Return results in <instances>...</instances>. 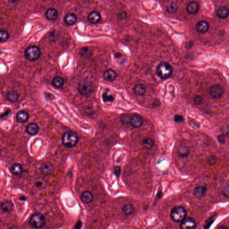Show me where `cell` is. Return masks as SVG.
<instances>
[{
    "instance_id": "cell-1",
    "label": "cell",
    "mask_w": 229,
    "mask_h": 229,
    "mask_svg": "<svg viewBox=\"0 0 229 229\" xmlns=\"http://www.w3.org/2000/svg\"><path fill=\"white\" fill-rule=\"evenodd\" d=\"M156 73L162 79H167L170 77L173 72V69L169 63L162 62L156 67Z\"/></svg>"
},
{
    "instance_id": "cell-2",
    "label": "cell",
    "mask_w": 229,
    "mask_h": 229,
    "mask_svg": "<svg viewBox=\"0 0 229 229\" xmlns=\"http://www.w3.org/2000/svg\"><path fill=\"white\" fill-rule=\"evenodd\" d=\"M78 136L75 132L68 131L64 133L62 137V144L66 147L72 148L78 142Z\"/></svg>"
},
{
    "instance_id": "cell-3",
    "label": "cell",
    "mask_w": 229,
    "mask_h": 229,
    "mask_svg": "<svg viewBox=\"0 0 229 229\" xmlns=\"http://www.w3.org/2000/svg\"><path fill=\"white\" fill-rule=\"evenodd\" d=\"M186 210L182 206H175L171 211V218L175 222H181L186 218Z\"/></svg>"
},
{
    "instance_id": "cell-4",
    "label": "cell",
    "mask_w": 229,
    "mask_h": 229,
    "mask_svg": "<svg viewBox=\"0 0 229 229\" xmlns=\"http://www.w3.org/2000/svg\"><path fill=\"white\" fill-rule=\"evenodd\" d=\"M41 55L40 48L36 46H31L26 49L25 56L27 60L31 62L37 61Z\"/></svg>"
},
{
    "instance_id": "cell-5",
    "label": "cell",
    "mask_w": 229,
    "mask_h": 229,
    "mask_svg": "<svg viewBox=\"0 0 229 229\" xmlns=\"http://www.w3.org/2000/svg\"><path fill=\"white\" fill-rule=\"evenodd\" d=\"M94 87L91 82L82 80L80 82L77 86V90L81 95L87 96L91 95L94 91Z\"/></svg>"
},
{
    "instance_id": "cell-6",
    "label": "cell",
    "mask_w": 229,
    "mask_h": 229,
    "mask_svg": "<svg viewBox=\"0 0 229 229\" xmlns=\"http://www.w3.org/2000/svg\"><path fill=\"white\" fill-rule=\"evenodd\" d=\"M45 223V217L43 214L40 213H36L33 214L30 220V225L35 229L42 227Z\"/></svg>"
},
{
    "instance_id": "cell-7",
    "label": "cell",
    "mask_w": 229,
    "mask_h": 229,
    "mask_svg": "<svg viewBox=\"0 0 229 229\" xmlns=\"http://www.w3.org/2000/svg\"><path fill=\"white\" fill-rule=\"evenodd\" d=\"M181 222L180 229H195L196 228L195 221L191 217H186Z\"/></svg>"
},
{
    "instance_id": "cell-8",
    "label": "cell",
    "mask_w": 229,
    "mask_h": 229,
    "mask_svg": "<svg viewBox=\"0 0 229 229\" xmlns=\"http://www.w3.org/2000/svg\"><path fill=\"white\" fill-rule=\"evenodd\" d=\"M224 94V89L220 85H215L210 89V94L213 98L218 99L221 98Z\"/></svg>"
},
{
    "instance_id": "cell-9",
    "label": "cell",
    "mask_w": 229,
    "mask_h": 229,
    "mask_svg": "<svg viewBox=\"0 0 229 229\" xmlns=\"http://www.w3.org/2000/svg\"><path fill=\"white\" fill-rule=\"evenodd\" d=\"M29 118V114L24 110H20L17 112L16 116V121L20 124L26 123Z\"/></svg>"
},
{
    "instance_id": "cell-10",
    "label": "cell",
    "mask_w": 229,
    "mask_h": 229,
    "mask_svg": "<svg viewBox=\"0 0 229 229\" xmlns=\"http://www.w3.org/2000/svg\"><path fill=\"white\" fill-rule=\"evenodd\" d=\"M130 123L134 128H139L143 124V119L139 115H134L130 119Z\"/></svg>"
},
{
    "instance_id": "cell-11",
    "label": "cell",
    "mask_w": 229,
    "mask_h": 229,
    "mask_svg": "<svg viewBox=\"0 0 229 229\" xmlns=\"http://www.w3.org/2000/svg\"><path fill=\"white\" fill-rule=\"evenodd\" d=\"M10 172L15 176H21L23 172V168L21 164L15 163L12 165L10 167Z\"/></svg>"
},
{
    "instance_id": "cell-12",
    "label": "cell",
    "mask_w": 229,
    "mask_h": 229,
    "mask_svg": "<svg viewBox=\"0 0 229 229\" xmlns=\"http://www.w3.org/2000/svg\"><path fill=\"white\" fill-rule=\"evenodd\" d=\"M207 190V187H206L203 186L197 187L193 190L194 196L197 198H202L206 195Z\"/></svg>"
},
{
    "instance_id": "cell-13",
    "label": "cell",
    "mask_w": 229,
    "mask_h": 229,
    "mask_svg": "<svg viewBox=\"0 0 229 229\" xmlns=\"http://www.w3.org/2000/svg\"><path fill=\"white\" fill-rule=\"evenodd\" d=\"M89 22L93 24H96L99 22L101 19L100 13L96 11H93L89 13L87 17Z\"/></svg>"
},
{
    "instance_id": "cell-14",
    "label": "cell",
    "mask_w": 229,
    "mask_h": 229,
    "mask_svg": "<svg viewBox=\"0 0 229 229\" xmlns=\"http://www.w3.org/2000/svg\"><path fill=\"white\" fill-rule=\"evenodd\" d=\"M196 28L199 33L203 34L207 32L209 28V24L205 21H201L197 24Z\"/></svg>"
},
{
    "instance_id": "cell-15",
    "label": "cell",
    "mask_w": 229,
    "mask_h": 229,
    "mask_svg": "<svg viewBox=\"0 0 229 229\" xmlns=\"http://www.w3.org/2000/svg\"><path fill=\"white\" fill-rule=\"evenodd\" d=\"M186 9L187 13L189 14H196L199 10V6L196 2H192L187 5Z\"/></svg>"
},
{
    "instance_id": "cell-16",
    "label": "cell",
    "mask_w": 229,
    "mask_h": 229,
    "mask_svg": "<svg viewBox=\"0 0 229 229\" xmlns=\"http://www.w3.org/2000/svg\"><path fill=\"white\" fill-rule=\"evenodd\" d=\"M39 127L38 124L35 123H31L27 126L26 131L30 135H36L39 131Z\"/></svg>"
},
{
    "instance_id": "cell-17",
    "label": "cell",
    "mask_w": 229,
    "mask_h": 229,
    "mask_svg": "<svg viewBox=\"0 0 229 229\" xmlns=\"http://www.w3.org/2000/svg\"><path fill=\"white\" fill-rule=\"evenodd\" d=\"M64 22L68 25L71 26L75 24L77 21V17L74 13H67L64 18Z\"/></svg>"
},
{
    "instance_id": "cell-18",
    "label": "cell",
    "mask_w": 229,
    "mask_h": 229,
    "mask_svg": "<svg viewBox=\"0 0 229 229\" xmlns=\"http://www.w3.org/2000/svg\"><path fill=\"white\" fill-rule=\"evenodd\" d=\"M103 76L105 80L108 82H112L117 77V73L112 69H107L104 72Z\"/></svg>"
},
{
    "instance_id": "cell-19",
    "label": "cell",
    "mask_w": 229,
    "mask_h": 229,
    "mask_svg": "<svg viewBox=\"0 0 229 229\" xmlns=\"http://www.w3.org/2000/svg\"><path fill=\"white\" fill-rule=\"evenodd\" d=\"M19 95L16 91H11L8 92L6 95V98L8 101L11 102H15L18 100Z\"/></svg>"
},
{
    "instance_id": "cell-20",
    "label": "cell",
    "mask_w": 229,
    "mask_h": 229,
    "mask_svg": "<svg viewBox=\"0 0 229 229\" xmlns=\"http://www.w3.org/2000/svg\"><path fill=\"white\" fill-rule=\"evenodd\" d=\"M81 200L84 203L89 204L92 202L94 199V196L92 192L89 191H85L82 194Z\"/></svg>"
},
{
    "instance_id": "cell-21",
    "label": "cell",
    "mask_w": 229,
    "mask_h": 229,
    "mask_svg": "<svg viewBox=\"0 0 229 229\" xmlns=\"http://www.w3.org/2000/svg\"><path fill=\"white\" fill-rule=\"evenodd\" d=\"M190 154V149L185 146H182L178 150V156L181 158H186Z\"/></svg>"
},
{
    "instance_id": "cell-22",
    "label": "cell",
    "mask_w": 229,
    "mask_h": 229,
    "mask_svg": "<svg viewBox=\"0 0 229 229\" xmlns=\"http://www.w3.org/2000/svg\"><path fill=\"white\" fill-rule=\"evenodd\" d=\"M40 172L44 175H48L52 172L53 168L52 164L49 162L43 163L40 167Z\"/></svg>"
},
{
    "instance_id": "cell-23",
    "label": "cell",
    "mask_w": 229,
    "mask_h": 229,
    "mask_svg": "<svg viewBox=\"0 0 229 229\" xmlns=\"http://www.w3.org/2000/svg\"><path fill=\"white\" fill-rule=\"evenodd\" d=\"M133 91L135 94L139 96H142L147 92L146 87L142 84H138L134 86Z\"/></svg>"
},
{
    "instance_id": "cell-24",
    "label": "cell",
    "mask_w": 229,
    "mask_h": 229,
    "mask_svg": "<svg viewBox=\"0 0 229 229\" xmlns=\"http://www.w3.org/2000/svg\"><path fill=\"white\" fill-rule=\"evenodd\" d=\"M45 15L47 19L49 20H55L57 17L58 12L56 9L50 8L47 10Z\"/></svg>"
},
{
    "instance_id": "cell-25",
    "label": "cell",
    "mask_w": 229,
    "mask_h": 229,
    "mask_svg": "<svg viewBox=\"0 0 229 229\" xmlns=\"http://www.w3.org/2000/svg\"><path fill=\"white\" fill-rule=\"evenodd\" d=\"M217 14L220 18L225 19L228 16V9L227 7H219L217 12Z\"/></svg>"
},
{
    "instance_id": "cell-26",
    "label": "cell",
    "mask_w": 229,
    "mask_h": 229,
    "mask_svg": "<svg viewBox=\"0 0 229 229\" xmlns=\"http://www.w3.org/2000/svg\"><path fill=\"white\" fill-rule=\"evenodd\" d=\"M142 143L144 147L148 150H150L153 148L154 145V141L150 137H145L143 139Z\"/></svg>"
},
{
    "instance_id": "cell-27",
    "label": "cell",
    "mask_w": 229,
    "mask_h": 229,
    "mask_svg": "<svg viewBox=\"0 0 229 229\" xmlns=\"http://www.w3.org/2000/svg\"><path fill=\"white\" fill-rule=\"evenodd\" d=\"M64 82H65V81H64V79L61 77L59 76H57L54 77L52 81L53 86L56 88H58L63 87L64 84Z\"/></svg>"
},
{
    "instance_id": "cell-28",
    "label": "cell",
    "mask_w": 229,
    "mask_h": 229,
    "mask_svg": "<svg viewBox=\"0 0 229 229\" xmlns=\"http://www.w3.org/2000/svg\"><path fill=\"white\" fill-rule=\"evenodd\" d=\"M122 210L125 215H131L134 213V208L131 204H126L122 208Z\"/></svg>"
},
{
    "instance_id": "cell-29",
    "label": "cell",
    "mask_w": 229,
    "mask_h": 229,
    "mask_svg": "<svg viewBox=\"0 0 229 229\" xmlns=\"http://www.w3.org/2000/svg\"><path fill=\"white\" fill-rule=\"evenodd\" d=\"M13 204L9 201H5L2 205V208L5 212H10L13 209Z\"/></svg>"
},
{
    "instance_id": "cell-30",
    "label": "cell",
    "mask_w": 229,
    "mask_h": 229,
    "mask_svg": "<svg viewBox=\"0 0 229 229\" xmlns=\"http://www.w3.org/2000/svg\"><path fill=\"white\" fill-rule=\"evenodd\" d=\"M178 6L177 4L174 2H172L168 5L167 8V10L168 12L171 13V14H176L178 11Z\"/></svg>"
},
{
    "instance_id": "cell-31",
    "label": "cell",
    "mask_w": 229,
    "mask_h": 229,
    "mask_svg": "<svg viewBox=\"0 0 229 229\" xmlns=\"http://www.w3.org/2000/svg\"><path fill=\"white\" fill-rule=\"evenodd\" d=\"M9 34L6 30H0V42L4 43L8 40Z\"/></svg>"
},
{
    "instance_id": "cell-32",
    "label": "cell",
    "mask_w": 229,
    "mask_h": 229,
    "mask_svg": "<svg viewBox=\"0 0 229 229\" xmlns=\"http://www.w3.org/2000/svg\"><path fill=\"white\" fill-rule=\"evenodd\" d=\"M102 100L104 102H112L113 101V96L111 95H109L107 92H104L102 95Z\"/></svg>"
},
{
    "instance_id": "cell-33",
    "label": "cell",
    "mask_w": 229,
    "mask_h": 229,
    "mask_svg": "<svg viewBox=\"0 0 229 229\" xmlns=\"http://www.w3.org/2000/svg\"><path fill=\"white\" fill-rule=\"evenodd\" d=\"M193 102L196 105H201L203 103V98L200 95H195L193 97Z\"/></svg>"
},
{
    "instance_id": "cell-34",
    "label": "cell",
    "mask_w": 229,
    "mask_h": 229,
    "mask_svg": "<svg viewBox=\"0 0 229 229\" xmlns=\"http://www.w3.org/2000/svg\"><path fill=\"white\" fill-rule=\"evenodd\" d=\"M208 160V163L210 165H214V164L216 163L217 159L216 156L212 155V156H210L208 157V160Z\"/></svg>"
},
{
    "instance_id": "cell-35",
    "label": "cell",
    "mask_w": 229,
    "mask_h": 229,
    "mask_svg": "<svg viewBox=\"0 0 229 229\" xmlns=\"http://www.w3.org/2000/svg\"><path fill=\"white\" fill-rule=\"evenodd\" d=\"M174 121L177 123H182L184 121V118L181 115H176L174 117Z\"/></svg>"
},
{
    "instance_id": "cell-36",
    "label": "cell",
    "mask_w": 229,
    "mask_h": 229,
    "mask_svg": "<svg viewBox=\"0 0 229 229\" xmlns=\"http://www.w3.org/2000/svg\"><path fill=\"white\" fill-rule=\"evenodd\" d=\"M11 111L10 110H7L4 113L0 115V119H4L5 118L7 117L10 116V114H11Z\"/></svg>"
},
{
    "instance_id": "cell-37",
    "label": "cell",
    "mask_w": 229,
    "mask_h": 229,
    "mask_svg": "<svg viewBox=\"0 0 229 229\" xmlns=\"http://www.w3.org/2000/svg\"><path fill=\"white\" fill-rule=\"evenodd\" d=\"M130 119L128 115H126L122 116L121 120L123 123H128L129 122H130Z\"/></svg>"
},
{
    "instance_id": "cell-38",
    "label": "cell",
    "mask_w": 229,
    "mask_h": 229,
    "mask_svg": "<svg viewBox=\"0 0 229 229\" xmlns=\"http://www.w3.org/2000/svg\"><path fill=\"white\" fill-rule=\"evenodd\" d=\"M121 167L119 166L116 167L114 168V173L115 175H116V177H119V176H120V174H121Z\"/></svg>"
},
{
    "instance_id": "cell-39",
    "label": "cell",
    "mask_w": 229,
    "mask_h": 229,
    "mask_svg": "<svg viewBox=\"0 0 229 229\" xmlns=\"http://www.w3.org/2000/svg\"><path fill=\"white\" fill-rule=\"evenodd\" d=\"M217 139L220 143L224 144L225 143V136L224 135L218 136Z\"/></svg>"
},
{
    "instance_id": "cell-40",
    "label": "cell",
    "mask_w": 229,
    "mask_h": 229,
    "mask_svg": "<svg viewBox=\"0 0 229 229\" xmlns=\"http://www.w3.org/2000/svg\"><path fill=\"white\" fill-rule=\"evenodd\" d=\"M222 194L225 197H226L228 198L229 196V188L228 187H226L225 189L223 190L222 192Z\"/></svg>"
},
{
    "instance_id": "cell-41",
    "label": "cell",
    "mask_w": 229,
    "mask_h": 229,
    "mask_svg": "<svg viewBox=\"0 0 229 229\" xmlns=\"http://www.w3.org/2000/svg\"><path fill=\"white\" fill-rule=\"evenodd\" d=\"M82 227V223L81 221H79L77 223L75 226V229H81Z\"/></svg>"
},
{
    "instance_id": "cell-42",
    "label": "cell",
    "mask_w": 229,
    "mask_h": 229,
    "mask_svg": "<svg viewBox=\"0 0 229 229\" xmlns=\"http://www.w3.org/2000/svg\"><path fill=\"white\" fill-rule=\"evenodd\" d=\"M122 55V54H121V53L118 52L116 54V55H115V57H116V58H121Z\"/></svg>"
},
{
    "instance_id": "cell-43",
    "label": "cell",
    "mask_w": 229,
    "mask_h": 229,
    "mask_svg": "<svg viewBox=\"0 0 229 229\" xmlns=\"http://www.w3.org/2000/svg\"><path fill=\"white\" fill-rule=\"evenodd\" d=\"M217 229H228V228L227 227H225V226H222L220 227Z\"/></svg>"
},
{
    "instance_id": "cell-44",
    "label": "cell",
    "mask_w": 229,
    "mask_h": 229,
    "mask_svg": "<svg viewBox=\"0 0 229 229\" xmlns=\"http://www.w3.org/2000/svg\"><path fill=\"white\" fill-rule=\"evenodd\" d=\"M20 199L22 201H25L26 199V197H21L20 198Z\"/></svg>"
},
{
    "instance_id": "cell-45",
    "label": "cell",
    "mask_w": 229,
    "mask_h": 229,
    "mask_svg": "<svg viewBox=\"0 0 229 229\" xmlns=\"http://www.w3.org/2000/svg\"><path fill=\"white\" fill-rule=\"evenodd\" d=\"M9 229H18L17 228V227H12L10 228Z\"/></svg>"
},
{
    "instance_id": "cell-46",
    "label": "cell",
    "mask_w": 229,
    "mask_h": 229,
    "mask_svg": "<svg viewBox=\"0 0 229 229\" xmlns=\"http://www.w3.org/2000/svg\"><path fill=\"white\" fill-rule=\"evenodd\" d=\"M1 152H2V151H1V148H0V155H1Z\"/></svg>"
}]
</instances>
